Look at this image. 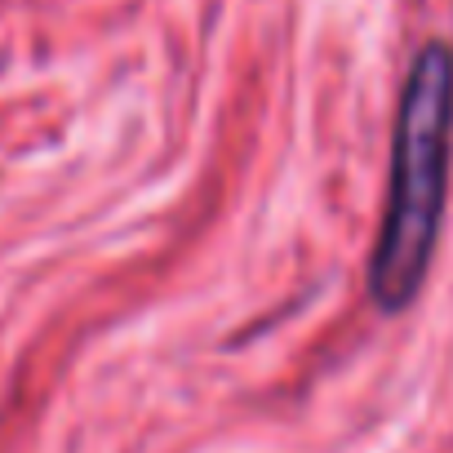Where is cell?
<instances>
[{"label": "cell", "instance_id": "obj_1", "mask_svg": "<svg viewBox=\"0 0 453 453\" xmlns=\"http://www.w3.org/2000/svg\"><path fill=\"white\" fill-rule=\"evenodd\" d=\"M449 156H453V50L444 41H426L413 54L400 89L387 200L369 254V289L382 311H404L426 280L449 200Z\"/></svg>", "mask_w": 453, "mask_h": 453}]
</instances>
